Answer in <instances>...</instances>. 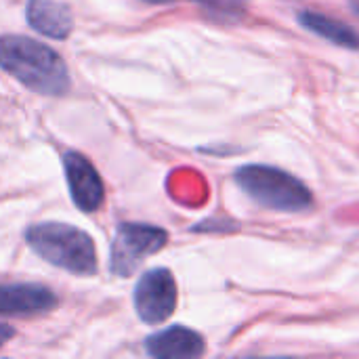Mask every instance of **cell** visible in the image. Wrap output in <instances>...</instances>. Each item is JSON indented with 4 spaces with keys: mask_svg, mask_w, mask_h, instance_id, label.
<instances>
[{
    "mask_svg": "<svg viewBox=\"0 0 359 359\" xmlns=\"http://www.w3.org/2000/svg\"><path fill=\"white\" fill-rule=\"evenodd\" d=\"M29 248L46 263L76 276L97 271V250L93 238L67 223H38L25 231Z\"/></svg>",
    "mask_w": 359,
    "mask_h": 359,
    "instance_id": "obj_2",
    "label": "cell"
},
{
    "mask_svg": "<svg viewBox=\"0 0 359 359\" xmlns=\"http://www.w3.org/2000/svg\"><path fill=\"white\" fill-rule=\"evenodd\" d=\"M63 168L74 204L82 212H95L105 200V187L97 168L78 151H67L63 156Z\"/></svg>",
    "mask_w": 359,
    "mask_h": 359,
    "instance_id": "obj_6",
    "label": "cell"
},
{
    "mask_svg": "<svg viewBox=\"0 0 359 359\" xmlns=\"http://www.w3.org/2000/svg\"><path fill=\"white\" fill-rule=\"evenodd\" d=\"M299 23L309 29L311 34L337 44V46H343V48H359V34L347 23L334 19V17H328L324 13H318V11H301L299 13Z\"/></svg>",
    "mask_w": 359,
    "mask_h": 359,
    "instance_id": "obj_10",
    "label": "cell"
},
{
    "mask_svg": "<svg viewBox=\"0 0 359 359\" xmlns=\"http://www.w3.org/2000/svg\"><path fill=\"white\" fill-rule=\"evenodd\" d=\"M143 2H149V4H168V2H177V0H143ZM200 2H206V0H200Z\"/></svg>",
    "mask_w": 359,
    "mask_h": 359,
    "instance_id": "obj_12",
    "label": "cell"
},
{
    "mask_svg": "<svg viewBox=\"0 0 359 359\" xmlns=\"http://www.w3.org/2000/svg\"><path fill=\"white\" fill-rule=\"evenodd\" d=\"M55 307L57 297L40 284H0V316L29 318Z\"/></svg>",
    "mask_w": 359,
    "mask_h": 359,
    "instance_id": "obj_7",
    "label": "cell"
},
{
    "mask_svg": "<svg viewBox=\"0 0 359 359\" xmlns=\"http://www.w3.org/2000/svg\"><path fill=\"white\" fill-rule=\"evenodd\" d=\"M147 355L156 359H196L204 355V339L185 326H170L145 341Z\"/></svg>",
    "mask_w": 359,
    "mask_h": 359,
    "instance_id": "obj_8",
    "label": "cell"
},
{
    "mask_svg": "<svg viewBox=\"0 0 359 359\" xmlns=\"http://www.w3.org/2000/svg\"><path fill=\"white\" fill-rule=\"evenodd\" d=\"M13 337H15V330H13L11 326H6V324H0V349H2Z\"/></svg>",
    "mask_w": 359,
    "mask_h": 359,
    "instance_id": "obj_11",
    "label": "cell"
},
{
    "mask_svg": "<svg viewBox=\"0 0 359 359\" xmlns=\"http://www.w3.org/2000/svg\"><path fill=\"white\" fill-rule=\"evenodd\" d=\"M233 179L248 198L269 210L301 212L313 204L311 189L294 175L276 166L246 164L236 170Z\"/></svg>",
    "mask_w": 359,
    "mask_h": 359,
    "instance_id": "obj_3",
    "label": "cell"
},
{
    "mask_svg": "<svg viewBox=\"0 0 359 359\" xmlns=\"http://www.w3.org/2000/svg\"><path fill=\"white\" fill-rule=\"evenodd\" d=\"M0 67L40 95L61 97L72 84L59 53L27 36H0Z\"/></svg>",
    "mask_w": 359,
    "mask_h": 359,
    "instance_id": "obj_1",
    "label": "cell"
},
{
    "mask_svg": "<svg viewBox=\"0 0 359 359\" xmlns=\"http://www.w3.org/2000/svg\"><path fill=\"white\" fill-rule=\"evenodd\" d=\"M25 17L27 23L46 38L63 40L74 29V17L69 6L57 0H29Z\"/></svg>",
    "mask_w": 359,
    "mask_h": 359,
    "instance_id": "obj_9",
    "label": "cell"
},
{
    "mask_svg": "<svg viewBox=\"0 0 359 359\" xmlns=\"http://www.w3.org/2000/svg\"><path fill=\"white\" fill-rule=\"evenodd\" d=\"M168 242V233L160 227L145 223H122L116 229L111 244V271L128 278L145 257L160 252Z\"/></svg>",
    "mask_w": 359,
    "mask_h": 359,
    "instance_id": "obj_4",
    "label": "cell"
},
{
    "mask_svg": "<svg viewBox=\"0 0 359 359\" xmlns=\"http://www.w3.org/2000/svg\"><path fill=\"white\" fill-rule=\"evenodd\" d=\"M135 309L139 318L149 326L166 322L177 309L175 276L162 267L143 273L135 288Z\"/></svg>",
    "mask_w": 359,
    "mask_h": 359,
    "instance_id": "obj_5",
    "label": "cell"
}]
</instances>
